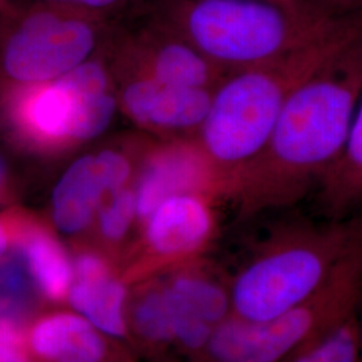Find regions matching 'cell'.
I'll use <instances>...</instances> for the list:
<instances>
[{
  "label": "cell",
  "instance_id": "cell-1",
  "mask_svg": "<svg viewBox=\"0 0 362 362\" xmlns=\"http://www.w3.org/2000/svg\"><path fill=\"white\" fill-rule=\"evenodd\" d=\"M362 89V38L305 81L263 149L233 181L255 208L288 207L317 189L334 165Z\"/></svg>",
  "mask_w": 362,
  "mask_h": 362
},
{
  "label": "cell",
  "instance_id": "cell-2",
  "mask_svg": "<svg viewBox=\"0 0 362 362\" xmlns=\"http://www.w3.org/2000/svg\"><path fill=\"white\" fill-rule=\"evenodd\" d=\"M361 38L362 13H351L294 52L226 74L212 91L197 143L223 173L235 176L260 153L298 88Z\"/></svg>",
  "mask_w": 362,
  "mask_h": 362
},
{
  "label": "cell",
  "instance_id": "cell-3",
  "mask_svg": "<svg viewBox=\"0 0 362 362\" xmlns=\"http://www.w3.org/2000/svg\"><path fill=\"white\" fill-rule=\"evenodd\" d=\"M344 16L270 0H164L158 25L228 74L297 50L329 33Z\"/></svg>",
  "mask_w": 362,
  "mask_h": 362
},
{
  "label": "cell",
  "instance_id": "cell-4",
  "mask_svg": "<svg viewBox=\"0 0 362 362\" xmlns=\"http://www.w3.org/2000/svg\"><path fill=\"white\" fill-rule=\"evenodd\" d=\"M362 240V211L325 223L288 220L235 278L233 315L264 321L314 296Z\"/></svg>",
  "mask_w": 362,
  "mask_h": 362
},
{
  "label": "cell",
  "instance_id": "cell-5",
  "mask_svg": "<svg viewBox=\"0 0 362 362\" xmlns=\"http://www.w3.org/2000/svg\"><path fill=\"white\" fill-rule=\"evenodd\" d=\"M362 240L314 296L264 321L230 315L204 348L209 362H287L358 313Z\"/></svg>",
  "mask_w": 362,
  "mask_h": 362
},
{
  "label": "cell",
  "instance_id": "cell-6",
  "mask_svg": "<svg viewBox=\"0 0 362 362\" xmlns=\"http://www.w3.org/2000/svg\"><path fill=\"white\" fill-rule=\"evenodd\" d=\"M1 115L19 143L57 149L100 137L113 122L117 100L107 70L86 61L52 82L3 86Z\"/></svg>",
  "mask_w": 362,
  "mask_h": 362
},
{
  "label": "cell",
  "instance_id": "cell-7",
  "mask_svg": "<svg viewBox=\"0 0 362 362\" xmlns=\"http://www.w3.org/2000/svg\"><path fill=\"white\" fill-rule=\"evenodd\" d=\"M105 33L104 18L37 1L0 18L3 86L52 82L89 61Z\"/></svg>",
  "mask_w": 362,
  "mask_h": 362
},
{
  "label": "cell",
  "instance_id": "cell-8",
  "mask_svg": "<svg viewBox=\"0 0 362 362\" xmlns=\"http://www.w3.org/2000/svg\"><path fill=\"white\" fill-rule=\"evenodd\" d=\"M132 173L129 158L116 149L81 156L54 187L52 219L62 233L83 231L106 194L125 188Z\"/></svg>",
  "mask_w": 362,
  "mask_h": 362
},
{
  "label": "cell",
  "instance_id": "cell-9",
  "mask_svg": "<svg viewBox=\"0 0 362 362\" xmlns=\"http://www.w3.org/2000/svg\"><path fill=\"white\" fill-rule=\"evenodd\" d=\"M230 189V179L206 155L196 137L191 141L170 144L156 151L145 165L136 196L137 215H149L172 196L212 194Z\"/></svg>",
  "mask_w": 362,
  "mask_h": 362
},
{
  "label": "cell",
  "instance_id": "cell-10",
  "mask_svg": "<svg viewBox=\"0 0 362 362\" xmlns=\"http://www.w3.org/2000/svg\"><path fill=\"white\" fill-rule=\"evenodd\" d=\"M214 89L177 88L144 76L125 85L121 106L144 128L196 134L207 115Z\"/></svg>",
  "mask_w": 362,
  "mask_h": 362
},
{
  "label": "cell",
  "instance_id": "cell-11",
  "mask_svg": "<svg viewBox=\"0 0 362 362\" xmlns=\"http://www.w3.org/2000/svg\"><path fill=\"white\" fill-rule=\"evenodd\" d=\"M163 294L173 337L189 349L204 350L215 329L233 315L231 294L204 278H180Z\"/></svg>",
  "mask_w": 362,
  "mask_h": 362
},
{
  "label": "cell",
  "instance_id": "cell-12",
  "mask_svg": "<svg viewBox=\"0 0 362 362\" xmlns=\"http://www.w3.org/2000/svg\"><path fill=\"white\" fill-rule=\"evenodd\" d=\"M133 43L143 50L145 58H149L146 77L164 85L214 89L227 74L187 40L158 23L153 30L133 39Z\"/></svg>",
  "mask_w": 362,
  "mask_h": 362
},
{
  "label": "cell",
  "instance_id": "cell-13",
  "mask_svg": "<svg viewBox=\"0 0 362 362\" xmlns=\"http://www.w3.org/2000/svg\"><path fill=\"white\" fill-rule=\"evenodd\" d=\"M146 238L156 252L187 255L200 250L214 233V215L206 194L172 196L149 215Z\"/></svg>",
  "mask_w": 362,
  "mask_h": 362
},
{
  "label": "cell",
  "instance_id": "cell-14",
  "mask_svg": "<svg viewBox=\"0 0 362 362\" xmlns=\"http://www.w3.org/2000/svg\"><path fill=\"white\" fill-rule=\"evenodd\" d=\"M77 281L70 290V302L86 321L109 336H122L125 288L113 279L104 262L85 254L76 263Z\"/></svg>",
  "mask_w": 362,
  "mask_h": 362
},
{
  "label": "cell",
  "instance_id": "cell-15",
  "mask_svg": "<svg viewBox=\"0 0 362 362\" xmlns=\"http://www.w3.org/2000/svg\"><path fill=\"white\" fill-rule=\"evenodd\" d=\"M320 204L330 219L362 211V89L346 141L334 165L317 187Z\"/></svg>",
  "mask_w": 362,
  "mask_h": 362
},
{
  "label": "cell",
  "instance_id": "cell-16",
  "mask_svg": "<svg viewBox=\"0 0 362 362\" xmlns=\"http://www.w3.org/2000/svg\"><path fill=\"white\" fill-rule=\"evenodd\" d=\"M31 345L35 353L52 362H100L105 354L104 342L95 327L71 314L52 315L39 322Z\"/></svg>",
  "mask_w": 362,
  "mask_h": 362
},
{
  "label": "cell",
  "instance_id": "cell-17",
  "mask_svg": "<svg viewBox=\"0 0 362 362\" xmlns=\"http://www.w3.org/2000/svg\"><path fill=\"white\" fill-rule=\"evenodd\" d=\"M19 252L39 288L47 297H64L71 284V266L58 242L42 231H27Z\"/></svg>",
  "mask_w": 362,
  "mask_h": 362
},
{
  "label": "cell",
  "instance_id": "cell-18",
  "mask_svg": "<svg viewBox=\"0 0 362 362\" xmlns=\"http://www.w3.org/2000/svg\"><path fill=\"white\" fill-rule=\"evenodd\" d=\"M357 314L300 350L287 362H358Z\"/></svg>",
  "mask_w": 362,
  "mask_h": 362
},
{
  "label": "cell",
  "instance_id": "cell-19",
  "mask_svg": "<svg viewBox=\"0 0 362 362\" xmlns=\"http://www.w3.org/2000/svg\"><path fill=\"white\" fill-rule=\"evenodd\" d=\"M30 275L21 252L0 263V310L7 314L23 310L30 297Z\"/></svg>",
  "mask_w": 362,
  "mask_h": 362
},
{
  "label": "cell",
  "instance_id": "cell-20",
  "mask_svg": "<svg viewBox=\"0 0 362 362\" xmlns=\"http://www.w3.org/2000/svg\"><path fill=\"white\" fill-rule=\"evenodd\" d=\"M136 214L134 191L122 188L113 194L110 203L100 212V230L106 239L119 240L128 233Z\"/></svg>",
  "mask_w": 362,
  "mask_h": 362
},
{
  "label": "cell",
  "instance_id": "cell-21",
  "mask_svg": "<svg viewBox=\"0 0 362 362\" xmlns=\"http://www.w3.org/2000/svg\"><path fill=\"white\" fill-rule=\"evenodd\" d=\"M136 325L140 333L149 339L164 341L173 338L163 293L144 298L136 311Z\"/></svg>",
  "mask_w": 362,
  "mask_h": 362
},
{
  "label": "cell",
  "instance_id": "cell-22",
  "mask_svg": "<svg viewBox=\"0 0 362 362\" xmlns=\"http://www.w3.org/2000/svg\"><path fill=\"white\" fill-rule=\"evenodd\" d=\"M55 6H62L82 13H91L104 18L106 13L113 11L117 7L127 3V0H37Z\"/></svg>",
  "mask_w": 362,
  "mask_h": 362
},
{
  "label": "cell",
  "instance_id": "cell-23",
  "mask_svg": "<svg viewBox=\"0 0 362 362\" xmlns=\"http://www.w3.org/2000/svg\"><path fill=\"white\" fill-rule=\"evenodd\" d=\"M0 362H26L7 324H0Z\"/></svg>",
  "mask_w": 362,
  "mask_h": 362
},
{
  "label": "cell",
  "instance_id": "cell-24",
  "mask_svg": "<svg viewBox=\"0 0 362 362\" xmlns=\"http://www.w3.org/2000/svg\"><path fill=\"white\" fill-rule=\"evenodd\" d=\"M313 3L321 11L334 16L362 13V0H313Z\"/></svg>",
  "mask_w": 362,
  "mask_h": 362
},
{
  "label": "cell",
  "instance_id": "cell-25",
  "mask_svg": "<svg viewBox=\"0 0 362 362\" xmlns=\"http://www.w3.org/2000/svg\"><path fill=\"white\" fill-rule=\"evenodd\" d=\"M270 1H275V3L284 4V6H287V7L296 8V10H302V11L320 10L318 7H315L313 0H270Z\"/></svg>",
  "mask_w": 362,
  "mask_h": 362
},
{
  "label": "cell",
  "instance_id": "cell-26",
  "mask_svg": "<svg viewBox=\"0 0 362 362\" xmlns=\"http://www.w3.org/2000/svg\"><path fill=\"white\" fill-rule=\"evenodd\" d=\"M10 181V172H8V165L4 158V156L0 153V197H3L7 192Z\"/></svg>",
  "mask_w": 362,
  "mask_h": 362
},
{
  "label": "cell",
  "instance_id": "cell-27",
  "mask_svg": "<svg viewBox=\"0 0 362 362\" xmlns=\"http://www.w3.org/2000/svg\"><path fill=\"white\" fill-rule=\"evenodd\" d=\"M10 243V233L3 221H0V257L6 252Z\"/></svg>",
  "mask_w": 362,
  "mask_h": 362
},
{
  "label": "cell",
  "instance_id": "cell-28",
  "mask_svg": "<svg viewBox=\"0 0 362 362\" xmlns=\"http://www.w3.org/2000/svg\"><path fill=\"white\" fill-rule=\"evenodd\" d=\"M357 345H358V362H362V311L357 314Z\"/></svg>",
  "mask_w": 362,
  "mask_h": 362
},
{
  "label": "cell",
  "instance_id": "cell-29",
  "mask_svg": "<svg viewBox=\"0 0 362 362\" xmlns=\"http://www.w3.org/2000/svg\"><path fill=\"white\" fill-rule=\"evenodd\" d=\"M3 1H4V0H0V4H1V3H3Z\"/></svg>",
  "mask_w": 362,
  "mask_h": 362
}]
</instances>
